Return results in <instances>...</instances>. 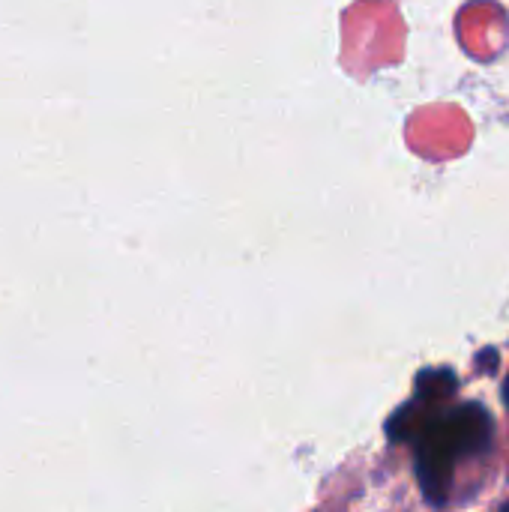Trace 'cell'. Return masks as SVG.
<instances>
[{
	"label": "cell",
	"instance_id": "cell-1",
	"mask_svg": "<svg viewBox=\"0 0 509 512\" xmlns=\"http://www.w3.org/2000/svg\"><path fill=\"white\" fill-rule=\"evenodd\" d=\"M492 417L477 402H465L417 429V480L429 504H447L456 462L480 456L492 444Z\"/></svg>",
	"mask_w": 509,
	"mask_h": 512
},
{
	"label": "cell",
	"instance_id": "cell-2",
	"mask_svg": "<svg viewBox=\"0 0 509 512\" xmlns=\"http://www.w3.org/2000/svg\"><path fill=\"white\" fill-rule=\"evenodd\" d=\"M459 387V378L450 369H426L417 375V399L420 402H438L453 396Z\"/></svg>",
	"mask_w": 509,
	"mask_h": 512
},
{
	"label": "cell",
	"instance_id": "cell-3",
	"mask_svg": "<svg viewBox=\"0 0 509 512\" xmlns=\"http://www.w3.org/2000/svg\"><path fill=\"white\" fill-rule=\"evenodd\" d=\"M504 399H507V405H509V381H507V387H504Z\"/></svg>",
	"mask_w": 509,
	"mask_h": 512
}]
</instances>
